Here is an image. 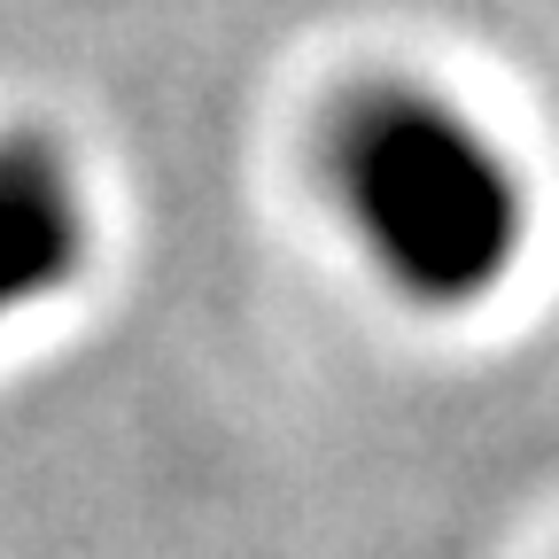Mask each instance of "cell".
Here are the masks:
<instances>
[{"label":"cell","instance_id":"6da1fadb","mask_svg":"<svg viewBox=\"0 0 559 559\" xmlns=\"http://www.w3.org/2000/svg\"><path fill=\"white\" fill-rule=\"evenodd\" d=\"M326 187L404 304L466 311L528 249V179L451 94L366 79L326 117Z\"/></svg>","mask_w":559,"mask_h":559},{"label":"cell","instance_id":"7a4b0ae2","mask_svg":"<svg viewBox=\"0 0 559 559\" xmlns=\"http://www.w3.org/2000/svg\"><path fill=\"white\" fill-rule=\"evenodd\" d=\"M94 257V210L47 132H0V326L79 288Z\"/></svg>","mask_w":559,"mask_h":559}]
</instances>
